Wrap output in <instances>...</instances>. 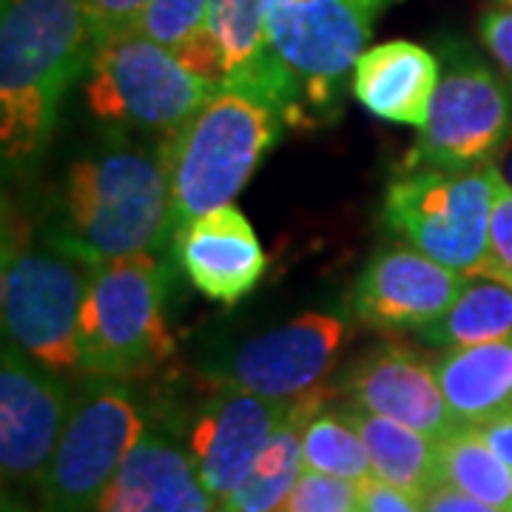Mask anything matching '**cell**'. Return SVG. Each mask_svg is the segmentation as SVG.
Masks as SVG:
<instances>
[{
	"instance_id": "obj_1",
	"label": "cell",
	"mask_w": 512,
	"mask_h": 512,
	"mask_svg": "<svg viewBox=\"0 0 512 512\" xmlns=\"http://www.w3.org/2000/svg\"><path fill=\"white\" fill-rule=\"evenodd\" d=\"M80 0H3L0 143L3 163L23 165L46 148L57 106L94 55Z\"/></svg>"
},
{
	"instance_id": "obj_2",
	"label": "cell",
	"mask_w": 512,
	"mask_h": 512,
	"mask_svg": "<svg viewBox=\"0 0 512 512\" xmlns=\"http://www.w3.org/2000/svg\"><path fill=\"white\" fill-rule=\"evenodd\" d=\"M174 234L163 140L154 148L109 143L80 157L63 191V220L52 237L97 265L157 254Z\"/></svg>"
},
{
	"instance_id": "obj_3",
	"label": "cell",
	"mask_w": 512,
	"mask_h": 512,
	"mask_svg": "<svg viewBox=\"0 0 512 512\" xmlns=\"http://www.w3.org/2000/svg\"><path fill=\"white\" fill-rule=\"evenodd\" d=\"M285 111L256 89L225 83L185 126L163 140L174 234L231 205L285 126Z\"/></svg>"
},
{
	"instance_id": "obj_4",
	"label": "cell",
	"mask_w": 512,
	"mask_h": 512,
	"mask_svg": "<svg viewBox=\"0 0 512 512\" xmlns=\"http://www.w3.org/2000/svg\"><path fill=\"white\" fill-rule=\"evenodd\" d=\"M97 262L49 237L3 245V333L35 362L69 373L80 367V313Z\"/></svg>"
},
{
	"instance_id": "obj_5",
	"label": "cell",
	"mask_w": 512,
	"mask_h": 512,
	"mask_svg": "<svg viewBox=\"0 0 512 512\" xmlns=\"http://www.w3.org/2000/svg\"><path fill=\"white\" fill-rule=\"evenodd\" d=\"M86 103L103 126L171 137L220 86L194 74L171 49L131 29L94 46Z\"/></svg>"
},
{
	"instance_id": "obj_6",
	"label": "cell",
	"mask_w": 512,
	"mask_h": 512,
	"mask_svg": "<svg viewBox=\"0 0 512 512\" xmlns=\"http://www.w3.org/2000/svg\"><path fill=\"white\" fill-rule=\"evenodd\" d=\"M163 302L165 271L154 254L97 265L80 313V370L131 379L163 365L174 353Z\"/></svg>"
},
{
	"instance_id": "obj_7",
	"label": "cell",
	"mask_w": 512,
	"mask_h": 512,
	"mask_svg": "<svg viewBox=\"0 0 512 512\" xmlns=\"http://www.w3.org/2000/svg\"><path fill=\"white\" fill-rule=\"evenodd\" d=\"M498 183L501 171L493 163L399 171L384 194V222L421 254L458 274L478 276Z\"/></svg>"
},
{
	"instance_id": "obj_8",
	"label": "cell",
	"mask_w": 512,
	"mask_h": 512,
	"mask_svg": "<svg viewBox=\"0 0 512 512\" xmlns=\"http://www.w3.org/2000/svg\"><path fill=\"white\" fill-rule=\"evenodd\" d=\"M439 86L430 100L419 140L399 171L476 168L493 163L512 131L507 80L464 43H447Z\"/></svg>"
},
{
	"instance_id": "obj_9",
	"label": "cell",
	"mask_w": 512,
	"mask_h": 512,
	"mask_svg": "<svg viewBox=\"0 0 512 512\" xmlns=\"http://www.w3.org/2000/svg\"><path fill=\"white\" fill-rule=\"evenodd\" d=\"M146 424L126 384L94 376L72 399V410L57 441L40 490V512H94L143 439Z\"/></svg>"
},
{
	"instance_id": "obj_10",
	"label": "cell",
	"mask_w": 512,
	"mask_h": 512,
	"mask_svg": "<svg viewBox=\"0 0 512 512\" xmlns=\"http://www.w3.org/2000/svg\"><path fill=\"white\" fill-rule=\"evenodd\" d=\"M379 9L376 0H271L268 43L291 80L299 123L336 103Z\"/></svg>"
},
{
	"instance_id": "obj_11",
	"label": "cell",
	"mask_w": 512,
	"mask_h": 512,
	"mask_svg": "<svg viewBox=\"0 0 512 512\" xmlns=\"http://www.w3.org/2000/svg\"><path fill=\"white\" fill-rule=\"evenodd\" d=\"M348 342V325L330 313H302L282 328L242 342L214 373V384L268 399L316 393Z\"/></svg>"
},
{
	"instance_id": "obj_12",
	"label": "cell",
	"mask_w": 512,
	"mask_h": 512,
	"mask_svg": "<svg viewBox=\"0 0 512 512\" xmlns=\"http://www.w3.org/2000/svg\"><path fill=\"white\" fill-rule=\"evenodd\" d=\"M69 387L55 370L3 342L0 362V470L3 481L40 484L72 410Z\"/></svg>"
},
{
	"instance_id": "obj_13",
	"label": "cell",
	"mask_w": 512,
	"mask_h": 512,
	"mask_svg": "<svg viewBox=\"0 0 512 512\" xmlns=\"http://www.w3.org/2000/svg\"><path fill=\"white\" fill-rule=\"evenodd\" d=\"M293 407L296 399H268L217 384L188 433V453L217 504L251 473L276 430L291 419Z\"/></svg>"
},
{
	"instance_id": "obj_14",
	"label": "cell",
	"mask_w": 512,
	"mask_h": 512,
	"mask_svg": "<svg viewBox=\"0 0 512 512\" xmlns=\"http://www.w3.org/2000/svg\"><path fill=\"white\" fill-rule=\"evenodd\" d=\"M464 282L467 276L416 248H387L359 276L353 311L379 330L421 333L453 308Z\"/></svg>"
},
{
	"instance_id": "obj_15",
	"label": "cell",
	"mask_w": 512,
	"mask_h": 512,
	"mask_svg": "<svg viewBox=\"0 0 512 512\" xmlns=\"http://www.w3.org/2000/svg\"><path fill=\"white\" fill-rule=\"evenodd\" d=\"M348 393L353 404L384 419L402 421L436 441L464 427L444 399L436 367L399 345H387L359 359L348 376Z\"/></svg>"
},
{
	"instance_id": "obj_16",
	"label": "cell",
	"mask_w": 512,
	"mask_h": 512,
	"mask_svg": "<svg viewBox=\"0 0 512 512\" xmlns=\"http://www.w3.org/2000/svg\"><path fill=\"white\" fill-rule=\"evenodd\" d=\"M174 242L194 288L222 305L239 302L268 268L254 225L234 205L188 220Z\"/></svg>"
},
{
	"instance_id": "obj_17",
	"label": "cell",
	"mask_w": 512,
	"mask_h": 512,
	"mask_svg": "<svg viewBox=\"0 0 512 512\" xmlns=\"http://www.w3.org/2000/svg\"><path fill=\"white\" fill-rule=\"evenodd\" d=\"M188 450L157 433H143L94 512H214Z\"/></svg>"
},
{
	"instance_id": "obj_18",
	"label": "cell",
	"mask_w": 512,
	"mask_h": 512,
	"mask_svg": "<svg viewBox=\"0 0 512 512\" xmlns=\"http://www.w3.org/2000/svg\"><path fill=\"white\" fill-rule=\"evenodd\" d=\"M441 66L430 49L390 40L362 52L353 66V97L384 123L421 126L439 86Z\"/></svg>"
},
{
	"instance_id": "obj_19",
	"label": "cell",
	"mask_w": 512,
	"mask_h": 512,
	"mask_svg": "<svg viewBox=\"0 0 512 512\" xmlns=\"http://www.w3.org/2000/svg\"><path fill=\"white\" fill-rule=\"evenodd\" d=\"M268 6L271 0H208L205 29L174 55L208 83H228L271 49Z\"/></svg>"
},
{
	"instance_id": "obj_20",
	"label": "cell",
	"mask_w": 512,
	"mask_h": 512,
	"mask_svg": "<svg viewBox=\"0 0 512 512\" xmlns=\"http://www.w3.org/2000/svg\"><path fill=\"white\" fill-rule=\"evenodd\" d=\"M433 367L458 424L484 427L512 410V342L450 348Z\"/></svg>"
},
{
	"instance_id": "obj_21",
	"label": "cell",
	"mask_w": 512,
	"mask_h": 512,
	"mask_svg": "<svg viewBox=\"0 0 512 512\" xmlns=\"http://www.w3.org/2000/svg\"><path fill=\"white\" fill-rule=\"evenodd\" d=\"M342 416L362 433L373 464V476L424 501L436 484H441L439 441L407 427L402 421L376 416L359 404H350Z\"/></svg>"
},
{
	"instance_id": "obj_22",
	"label": "cell",
	"mask_w": 512,
	"mask_h": 512,
	"mask_svg": "<svg viewBox=\"0 0 512 512\" xmlns=\"http://www.w3.org/2000/svg\"><path fill=\"white\" fill-rule=\"evenodd\" d=\"M319 410V393L296 399L291 419L285 421L256 458L251 473L220 504V512H276L302 473V430Z\"/></svg>"
},
{
	"instance_id": "obj_23",
	"label": "cell",
	"mask_w": 512,
	"mask_h": 512,
	"mask_svg": "<svg viewBox=\"0 0 512 512\" xmlns=\"http://www.w3.org/2000/svg\"><path fill=\"white\" fill-rule=\"evenodd\" d=\"M419 336L439 348L512 342V285L493 276H467L453 308Z\"/></svg>"
},
{
	"instance_id": "obj_24",
	"label": "cell",
	"mask_w": 512,
	"mask_h": 512,
	"mask_svg": "<svg viewBox=\"0 0 512 512\" xmlns=\"http://www.w3.org/2000/svg\"><path fill=\"white\" fill-rule=\"evenodd\" d=\"M439 467L441 481L512 512V467L487 444L478 427H458L453 436L439 441Z\"/></svg>"
},
{
	"instance_id": "obj_25",
	"label": "cell",
	"mask_w": 512,
	"mask_h": 512,
	"mask_svg": "<svg viewBox=\"0 0 512 512\" xmlns=\"http://www.w3.org/2000/svg\"><path fill=\"white\" fill-rule=\"evenodd\" d=\"M302 464L325 476L362 484L373 478L370 453L362 433L339 413H313L302 430Z\"/></svg>"
},
{
	"instance_id": "obj_26",
	"label": "cell",
	"mask_w": 512,
	"mask_h": 512,
	"mask_svg": "<svg viewBox=\"0 0 512 512\" xmlns=\"http://www.w3.org/2000/svg\"><path fill=\"white\" fill-rule=\"evenodd\" d=\"M205 12L208 0H148L137 32L171 52H180L205 29Z\"/></svg>"
},
{
	"instance_id": "obj_27",
	"label": "cell",
	"mask_w": 512,
	"mask_h": 512,
	"mask_svg": "<svg viewBox=\"0 0 512 512\" xmlns=\"http://www.w3.org/2000/svg\"><path fill=\"white\" fill-rule=\"evenodd\" d=\"M276 512H362V484L302 467Z\"/></svg>"
},
{
	"instance_id": "obj_28",
	"label": "cell",
	"mask_w": 512,
	"mask_h": 512,
	"mask_svg": "<svg viewBox=\"0 0 512 512\" xmlns=\"http://www.w3.org/2000/svg\"><path fill=\"white\" fill-rule=\"evenodd\" d=\"M478 276H493L501 282H512V185L498 183L493 217H490V242L484 271Z\"/></svg>"
},
{
	"instance_id": "obj_29",
	"label": "cell",
	"mask_w": 512,
	"mask_h": 512,
	"mask_svg": "<svg viewBox=\"0 0 512 512\" xmlns=\"http://www.w3.org/2000/svg\"><path fill=\"white\" fill-rule=\"evenodd\" d=\"M80 3L92 26L94 43L137 29L148 6V0H80Z\"/></svg>"
},
{
	"instance_id": "obj_30",
	"label": "cell",
	"mask_w": 512,
	"mask_h": 512,
	"mask_svg": "<svg viewBox=\"0 0 512 512\" xmlns=\"http://www.w3.org/2000/svg\"><path fill=\"white\" fill-rule=\"evenodd\" d=\"M478 35L484 49L490 52L498 69L512 80V9L510 6H495L487 9L478 20Z\"/></svg>"
},
{
	"instance_id": "obj_31",
	"label": "cell",
	"mask_w": 512,
	"mask_h": 512,
	"mask_svg": "<svg viewBox=\"0 0 512 512\" xmlns=\"http://www.w3.org/2000/svg\"><path fill=\"white\" fill-rule=\"evenodd\" d=\"M362 512H424L421 501L402 493L379 478L362 481Z\"/></svg>"
},
{
	"instance_id": "obj_32",
	"label": "cell",
	"mask_w": 512,
	"mask_h": 512,
	"mask_svg": "<svg viewBox=\"0 0 512 512\" xmlns=\"http://www.w3.org/2000/svg\"><path fill=\"white\" fill-rule=\"evenodd\" d=\"M421 510L424 512H504V510H498V507H493V504L478 501L476 495L464 493V490H458V487L447 484V481L436 484L430 493L424 495Z\"/></svg>"
},
{
	"instance_id": "obj_33",
	"label": "cell",
	"mask_w": 512,
	"mask_h": 512,
	"mask_svg": "<svg viewBox=\"0 0 512 512\" xmlns=\"http://www.w3.org/2000/svg\"><path fill=\"white\" fill-rule=\"evenodd\" d=\"M478 430H481V436L487 439V444L493 447L495 453L512 467V410L501 413L498 419L487 421V424L478 427Z\"/></svg>"
},
{
	"instance_id": "obj_34",
	"label": "cell",
	"mask_w": 512,
	"mask_h": 512,
	"mask_svg": "<svg viewBox=\"0 0 512 512\" xmlns=\"http://www.w3.org/2000/svg\"><path fill=\"white\" fill-rule=\"evenodd\" d=\"M3 512H29V510L20 504L18 498H12L9 493H3Z\"/></svg>"
},
{
	"instance_id": "obj_35",
	"label": "cell",
	"mask_w": 512,
	"mask_h": 512,
	"mask_svg": "<svg viewBox=\"0 0 512 512\" xmlns=\"http://www.w3.org/2000/svg\"><path fill=\"white\" fill-rule=\"evenodd\" d=\"M498 171H501V177H504V183L512 185V151L504 157V163L498 165Z\"/></svg>"
},
{
	"instance_id": "obj_36",
	"label": "cell",
	"mask_w": 512,
	"mask_h": 512,
	"mask_svg": "<svg viewBox=\"0 0 512 512\" xmlns=\"http://www.w3.org/2000/svg\"><path fill=\"white\" fill-rule=\"evenodd\" d=\"M495 3H498V6H510L512 9V0H495Z\"/></svg>"
},
{
	"instance_id": "obj_37",
	"label": "cell",
	"mask_w": 512,
	"mask_h": 512,
	"mask_svg": "<svg viewBox=\"0 0 512 512\" xmlns=\"http://www.w3.org/2000/svg\"><path fill=\"white\" fill-rule=\"evenodd\" d=\"M376 3H379V6H387V3H393V0H376Z\"/></svg>"
},
{
	"instance_id": "obj_38",
	"label": "cell",
	"mask_w": 512,
	"mask_h": 512,
	"mask_svg": "<svg viewBox=\"0 0 512 512\" xmlns=\"http://www.w3.org/2000/svg\"><path fill=\"white\" fill-rule=\"evenodd\" d=\"M510 285H512V282H510Z\"/></svg>"
}]
</instances>
